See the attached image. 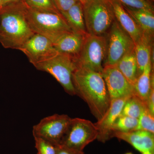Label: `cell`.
Masks as SVG:
<instances>
[{"instance_id":"1","label":"cell","mask_w":154,"mask_h":154,"mask_svg":"<svg viewBox=\"0 0 154 154\" xmlns=\"http://www.w3.org/2000/svg\"><path fill=\"white\" fill-rule=\"evenodd\" d=\"M76 95L87 103L91 113L99 121L110 106V96L102 74L77 67L72 75Z\"/></svg>"},{"instance_id":"2","label":"cell","mask_w":154,"mask_h":154,"mask_svg":"<svg viewBox=\"0 0 154 154\" xmlns=\"http://www.w3.org/2000/svg\"><path fill=\"white\" fill-rule=\"evenodd\" d=\"M34 34L26 19L24 3L0 10V43L5 48L19 50Z\"/></svg>"},{"instance_id":"3","label":"cell","mask_w":154,"mask_h":154,"mask_svg":"<svg viewBox=\"0 0 154 154\" xmlns=\"http://www.w3.org/2000/svg\"><path fill=\"white\" fill-rule=\"evenodd\" d=\"M24 5L26 19L34 33L47 37L52 42L63 33L72 31L61 14L37 11Z\"/></svg>"},{"instance_id":"4","label":"cell","mask_w":154,"mask_h":154,"mask_svg":"<svg viewBox=\"0 0 154 154\" xmlns=\"http://www.w3.org/2000/svg\"><path fill=\"white\" fill-rule=\"evenodd\" d=\"M83 11L87 32L91 35H103L115 20L109 0H90Z\"/></svg>"},{"instance_id":"5","label":"cell","mask_w":154,"mask_h":154,"mask_svg":"<svg viewBox=\"0 0 154 154\" xmlns=\"http://www.w3.org/2000/svg\"><path fill=\"white\" fill-rule=\"evenodd\" d=\"M34 66L38 70L51 75L69 95H76L72 82L73 74L77 68L75 58L58 53L50 59Z\"/></svg>"},{"instance_id":"6","label":"cell","mask_w":154,"mask_h":154,"mask_svg":"<svg viewBox=\"0 0 154 154\" xmlns=\"http://www.w3.org/2000/svg\"><path fill=\"white\" fill-rule=\"evenodd\" d=\"M106 47L107 38L105 36L88 34L82 49L75 58L77 67L84 68L102 74Z\"/></svg>"},{"instance_id":"7","label":"cell","mask_w":154,"mask_h":154,"mask_svg":"<svg viewBox=\"0 0 154 154\" xmlns=\"http://www.w3.org/2000/svg\"><path fill=\"white\" fill-rule=\"evenodd\" d=\"M97 136L94 123L84 119L71 118L60 145L83 151L86 146L97 139Z\"/></svg>"},{"instance_id":"8","label":"cell","mask_w":154,"mask_h":154,"mask_svg":"<svg viewBox=\"0 0 154 154\" xmlns=\"http://www.w3.org/2000/svg\"><path fill=\"white\" fill-rule=\"evenodd\" d=\"M108 30L104 66L115 65L126 54L134 49L135 46L132 38L116 19Z\"/></svg>"},{"instance_id":"9","label":"cell","mask_w":154,"mask_h":154,"mask_svg":"<svg viewBox=\"0 0 154 154\" xmlns=\"http://www.w3.org/2000/svg\"><path fill=\"white\" fill-rule=\"evenodd\" d=\"M71 119L66 114H54L45 117L33 126V136L42 138L54 145H59Z\"/></svg>"},{"instance_id":"10","label":"cell","mask_w":154,"mask_h":154,"mask_svg":"<svg viewBox=\"0 0 154 154\" xmlns=\"http://www.w3.org/2000/svg\"><path fill=\"white\" fill-rule=\"evenodd\" d=\"M19 50L25 54L33 66L49 60L58 53L52 42L37 33L29 38Z\"/></svg>"},{"instance_id":"11","label":"cell","mask_w":154,"mask_h":154,"mask_svg":"<svg viewBox=\"0 0 154 154\" xmlns=\"http://www.w3.org/2000/svg\"><path fill=\"white\" fill-rule=\"evenodd\" d=\"M102 75L110 100L129 98L135 95L134 86L115 65L104 66Z\"/></svg>"},{"instance_id":"12","label":"cell","mask_w":154,"mask_h":154,"mask_svg":"<svg viewBox=\"0 0 154 154\" xmlns=\"http://www.w3.org/2000/svg\"><path fill=\"white\" fill-rule=\"evenodd\" d=\"M129 98L111 100L110 107L105 115L94 123L98 131L96 139L98 141L105 143L113 137L112 127L116 119L120 116L123 106Z\"/></svg>"},{"instance_id":"13","label":"cell","mask_w":154,"mask_h":154,"mask_svg":"<svg viewBox=\"0 0 154 154\" xmlns=\"http://www.w3.org/2000/svg\"><path fill=\"white\" fill-rule=\"evenodd\" d=\"M113 137L126 142L140 152L149 151L154 154V134L152 133L140 130L125 133L116 131L113 133Z\"/></svg>"},{"instance_id":"14","label":"cell","mask_w":154,"mask_h":154,"mask_svg":"<svg viewBox=\"0 0 154 154\" xmlns=\"http://www.w3.org/2000/svg\"><path fill=\"white\" fill-rule=\"evenodd\" d=\"M116 20L131 36L134 44L142 37L143 33L137 23L124 7L116 0H109Z\"/></svg>"},{"instance_id":"15","label":"cell","mask_w":154,"mask_h":154,"mask_svg":"<svg viewBox=\"0 0 154 154\" xmlns=\"http://www.w3.org/2000/svg\"><path fill=\"white\" fill-rule=\"evenodd\" d=\"M87 35L72 31L66 32L53 42V45L58 52L68 54L76 58L82 49Z\"/></svg>"},{"instance_id":"16","label":"cell","mask_w":154,"mask_h":154,"mask_svg":"<svg viewBox=\"0 0 154 154\" xmlns=\"http://www.w3.org/2000/svg\"><path fill=\"white\" fill-rule=\"evenodd\" d=\"M153 38L143 34L141 38L135 44L134 52L138 76L150 62L153 63Z\"/></svg>"},{"instance_id":"17","label":"cell","mask_w":154,"mask_h":154,"mask_svg":"<svg viewBox=\"0 0 154 154\" xmlns=\"http://www.w3.org/2000/svg\"><path fill=\"white\" fill-rule=\"evenodd\" d=\"M60 13L73 32L83 35L88 34L84 19L83 7L79 2L67 11Z\"/></svg>"},{"instance_id":"18","label":"cell","mask_w":154,"mask_h":154,"mask_svg":"<svg viewBox=\"0 0 154 154\" xmlns=\"http://www.w3.org/2000/svg\"><path fill=\"white\" fill-rule=\"evenodd\" d=\"M153 65L151 62L145 68L134 86L135 95L146 103L154 86Z\"/></svg>"},{"instance_id":"19","label":"cell","mask_w":154,"mask_h":154,"mask_svg":"<svg viewBox=\"0 0 154 154\" xmlns=\"http://www.w3.org/2000/svg\"><path fill=\"white\" fill-rule=\"evenodd\" d=\"M124 7L137 23L143 34L154 38V11Z\"/></svg>"},{"instance_id":"20","label":"cell","mask_w":154,"mask_h":154,"mask_svg":"<svg viewBox=\"0 0 154 154\" xmlns=\"http://www.w3.org/2000/svg\"><path fill=\"white\" fill-rule=\"evenodd\" d=\"M115 66L127 80L134 86L138 77L134 48L122 58Z\"/></svg>"},{"instance_id":"21","label":"cell","mask_w":154,"mask_h":154,"mask_svg":"<svg viewBox=\"0 0 154 154\" xmlns=\"http://www.w3.org/2000/svg\"><path fill=\"white\" fill-rule=\"evenodd\" d=\"M146 107L145 103L134 95L127 100L120 116H128L139 119Z\"/></svg>"},{"instance_id":"22","label":"cell","mask_w":154,"mask_h":154,"mask_svg":"<svg viewBox=\"0 0 154 154\" xmlns=\"http://www.w3.org/2000/svg\"><path fill=\"white\" fill-rule=\"evenodd\" d=\"M138 119L128 116H119L112 127L114 132H129L137 130Z\"/></svg>"},{"instance_id":"23","label":"cell","mask_w":154,"mask_h":154,"mask_svg":"<svg viewBox=\"0 0 154 154\" xmlns=\"http://www.w3.org/2000/svg\"><path fill=\"white\" fill-rule=\"evenodd\" d=\"M23 3L29 8L60 14L53 0H24Z\"/></svg>"},{"instance_id":"24","label":"cell","mask_w":154,"mask_h":154,"mask_svg":"<svg viewBox=\"0 0 154 154\" xmlns=\"http://www.w3.org/2000/svg\"><path fill=\"white\" fill-rule=\"evenodd\" d=\"M137 130L148 131L154 134V116L146 108L138 119Z\"/></svg>"},{"instance_id":"25","label":"cell","mask_w":154,"mask_h":154,"mask_svg":"<svg viewBox=\"0 0 154 154\" xmlns=\"http://www.w3.org/2000/svg\"><path fill=\"white\" fill-rule=\"evenodd\" d=\"M33 136L38 154H56L57 146L39 137Z\"/></svg>"},{"instance_id":"26","label":"cell","mask_w":154,"mask_h":154,"mask_svg":"<svg viewBox=\"0 0 154 154\" xmlns=\"http://www.w3.org/2000/svg\"><path fill=\"white\" fill-rule=\"evenodd\" d=\"M124 7L136 9H143L154 11L152 2L146 0H116Z\"/></svg>"},{"instance_id":"27","label":"cell","mask_w":154,"mask_h":154,"mask_svg":"<svg viewBox=\"0 0 154 154\" xmlns=\"http://www.w3.org/2000/svg\"><path fill=\"white\" fill-rule=\"evenodd\" d=\"M60 12L68 10L72 6L79 2L78 0H53Z\"/></svg>"},{"instance_id":"28","label":"cell","mask_w":154,"mask_h":154,"mask_svg":"<svg viewBox=\"0 0 154 154\" xmlns=\"http://www.w3.org/2000/svg\"><path fill=\"white\" fill-rule=\"evenodd\" d=\"M56 154H85V153L83 151L69 148L65 146L59 145L57 146Z\"/></svg>"},{"instance_id":"29","label":"cell","mask_w":154,"mask_h":154,"mask_svg":"<svg viewBox=\"0 0 154 154\" xmlns=\"http://www.w3.org/2000/svg\"><path fill=\"white\" fill-rule=\"evenodd\" d=\"M146 104L149 112L154 116V88H152Z\"/></svg>"},{"instance_id":"30","label":"cell","mask_w":154,"mask_h":154,"mask_svg":"<svg viewBox=\"0 0 154 154\" xmlns=\"http://www.w3.org/2000/svg\"><path fill=\"white\" fill-rule=\"evenodd\" d=\"M24 0H3L2 8L6 6L17 5L19 3H23Z\"/></svg>"},{"instance_id":"31","label":"cell","mask_w":154,"mask_h":154,"mask_svg":"<svg viewBox=\"0 0 154 154\" xmlns=\"http://www.w3.org/2000/svg\"><path fill=\"white\" fill-rule=\"evenodd\" d=\"M78 1H79V2L82 4L83 7H84V6L86 4L89 2V1H90V0H78Z\"/></svg>"},{"instance_id":"32","label":"cell","mask_w":154,"mask_h":154,"mask_svg":"<svg viewBox=\"0 0 154 154\" xmlns=\"http://www.w3.org/2000/svg\"><path fill=\"white\" fill-rule=\"evenodd\" d=\"M142 154H152L151 152L149 151H146L144 152L143 153H142Z\"/></svg>"},{"instance_id":"33","label":"cell","mask_w":154,"mask_h":154,"mask_svg":"<svg viewBox=\"0 0 154 154\" xmlns=\"http://www.w3.org/2000/svg\"><path fill=\"white\" fill-rule=\"evenodd\" d=\"M3 0H0V10L2 9V3Z\"/></svg>"},{"instance_id":"34","label":"cell","mask_w":154,"mask_h":154,"mask_svg":"<svg viewBox=\"0 0 154 154\" xmlns=\"http://www.w3.org/2000/svg\"><path fill=\"white\" fill-rule=\"evenodd\" d=\"M146 1H148L149 2H154V0H146Z\"/></svg>"},{"instance_id":"35","label":"cell","mask_w":154,"mask_h":154,"mask_svg":"<svg viewBox=\"0 0 154 154\" xmlns=\"http://www.w3.org/2000/svg\"><path fill=\"white\" fill-rule=\"evenodd\" d=\"M125 154H133L131 152H128L127 153H125Z\"/></svg>"}]
</instances>
